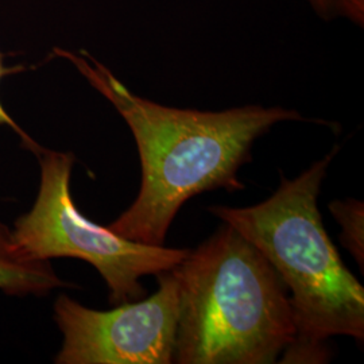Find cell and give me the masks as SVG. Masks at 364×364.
<instances>
[{"mask_svg": "<svg viewBox=\"0 0 364 364\" xmlns=\"http://www.w3.org/2000/svg\"><path fill=\"white\" fill-rule=\"evenodd\" d=\"M171 272L180 285L173 363H275L294 340L285 282L230 224Z\"/></svg>", "mask_w": 364, "mask_h": 364, "instance_id": "3", "label": "cell"}, {"mask_svg": "<svg viewBox=\"0 0 364 364\" xmlns=\"http://www.w3.org/2000/svg\"><path fill=\"white\" fill-rule=\"evenodd\" d=\"M329 209L343 228L341 243L360 264H364V205L355 198L335 200L329 204Z\"/></svg>", "mask_w": 364, "mask_h": 364, "instance_id": "7", "label": "cell"}, {"mask_svg": "<svg viewBox=\"0 0 364 364\" xmlns=\"http://www.w3.org/2000/svg\"><path fill=\"white\" fill-rule=\"evenodd\" d=\"M39 188L28 212L14 223L15 239L41 260L76 258L92 264L105 279L112 305L146 296L141 279L169 272L189 250L132 242L95 224L78 210L70 193L76 158L72 153L39 147Z\"/></svg>", "mask_w": 364, "mask_h": 364, "instance_id": "4", "label": "cell"}, {"mask_svg": "<svg viewBox=\"0 0 364 364\" xmlns=\"http://www.w3.org/2000/svg\"><path fill=\"white\" fill-rule=\"evenodd\" d=\"M323 21L347 19L356 26L364 25V0H305Z\"/></svg>", "mask_w": 364, "mask_h": 364, "instance_id": "8", "label": "cell"}, {"mask_svg": "<svg viewBox=\"0 0 364 364\" xmlns=\"http://www.w3.org/2000/svg\"><path fill=\"white\" fill-rule=\"evenodd\" d=\"M130 127L142 180L134 203L108 228L132 242L164 246L182 205L192 197L245 189L237 171L251 161L255 141L284 122H302L296 109L245 105L200 111L159 105L131 92L90 53L55 48Z\"/></svg>", "mask_w": 364, "mask_h": 364, "instance_id": "1", "label": "cell"}, {"mask_svg": "<svg viewBox=\"0 0 364 364\" xmlns=\"http://www.w3.org/2000/svg\"><path fill=\"white\" fill-rule=\"evenodd\" d=\"M149 299L96 311L60 294L54 321L63 333L55 364L173 363L180 313V285L169 270L156 275Z\"/></svg>", "mask_w": 364, "mask_h": 364, "instance_id": "5", "label": "cell"}, {"mask_svg": "<svg viewBox=\"0 0 364 364\" xmlns=\"http://www.w3.org/2000/svg\"><path fill=\"white\" fill-rule=\"evenodd\" d=\"M72 287L54 272L50 260L33 258L0 221V291L13 297H45L54 289Z\"/></svg>", "mask_w": 364, "mask_h": 364, "instance_id": "6", "label": "cell"}, {"mask_svg": "<svg viewBox=\"0 0 364 364\" xmlns=\"http://www.w3.org/2000/svg\"><path fill=\"white\" fill-rule=\"evenodd\" d=\"M7 73H10V70L9 69H6L4 66H3V63H1V55H0V82H1V78L4 77V75H7ZM0 126H9V127H11L14 130L16 131V134L22 138V144L26 146L28 150H31L33 153H36L37 150H38L39 144H36L27 134H25L23 131L21 130V127L15 123L13 120V117H10L9 114H7V111L4 109V107L1 105V102H0Z\"/></svg>", "mask_w": 364, "mask_h": 364, "instance_id": "9", "label": "cell"}, {"mask_svg": "<svg viewBox=\"0 0 364 364\" xmlns=\"http://www.w3.org/2000/svg\"><path fill=\"white\" fill-rule=\"evenodd\" d=\"M333 147L297 178L281 177L273 196L246 208L209 207L272 263L289 290L296 336L282 363H326L328 338L364 340V289L346 267L317 205Z\"/></svg>", "mask_w": 364, "mask_h": 364, "instance_id": "2", "label": "cell"}]
</instances>
